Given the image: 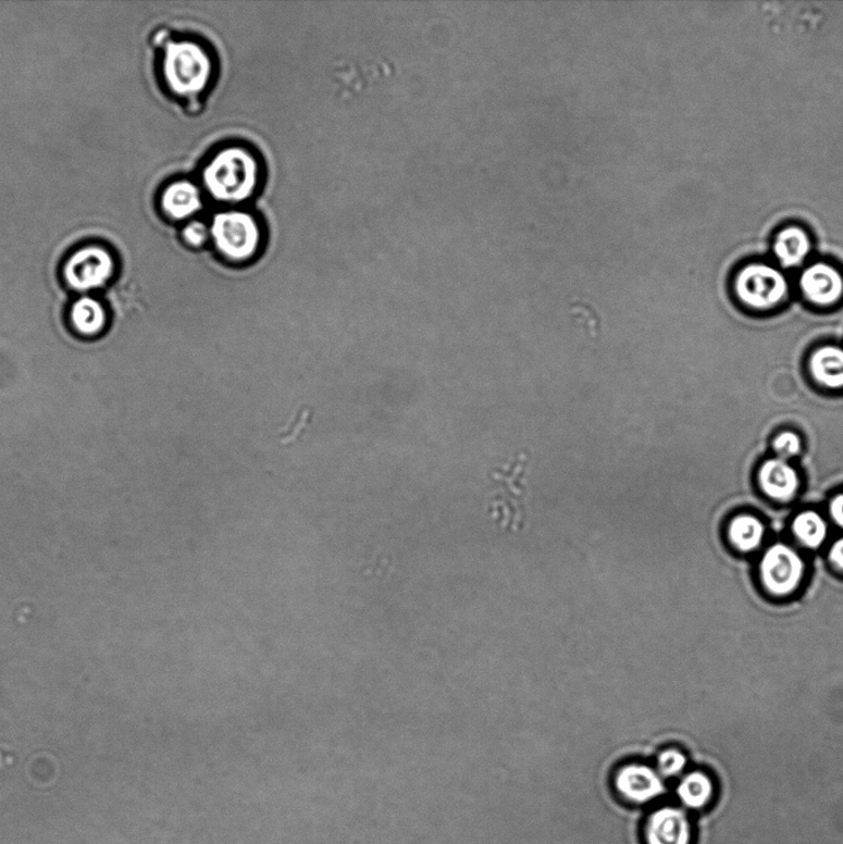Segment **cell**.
<instances>
[{
    "instance_id": "obj_1",
    "label": "cell",
    "mask_w": 843,
    "mask_h": 844,
    "mask_svg": "<svg viewBox=\"0 0 843 844\" xmlns=\"http://www.w3.org/2000/svg\"><path fill=\"white\" fill-rule=\"evenodd\" d=\"M262 178L264 167L258 152L243 144L215 149L201 169V184L208 197L232 208L256 196Z\"/></svg>"
},
{
    "instance_id": "obj_2",
    "label": "cell",
    "mask_w": 843,
    "mask_h": 844,
    "mask_svg": "<svg viewBox=\"0 0 843 844\" xmlns=\"http://www.w3.org/2000/svg\"><path fill=\"white\" fill-rule=\"evenodd\" d=\"M162 76L172 95L198 104L213 86V53L197 40H171L163 50Z\"/></svg>"
},
{
    "instance_id": "obj_3",
    "label": "cell",
    "mask_w": 843,
    "mask_h": 844,
    "mask_svg": "<svg viewBox=\"0 0 843 844\" xmlns=\"http://www.w3.org/2000/svg\"><path fill=\"white\" fill-rule=\"evenodd\" d=\"M210 228L218 257L231 265L249 264L264 245V229L258 218L247 211L231 208L216 213Z\"/></svg>"
},
{
    "instance_id": "obj_4",
    "label": "cell",
    "mask_w": 843,
    "mask_h": 844,
    "mask_svg": "<svg viewBox=\"0 0 843 844\" xmlns=\"http://www.w3.org/2000/svg\"><path fill=\"white\" fill-rule=\"evenodd\" d=\"M115 272L113 253L98 245H89L72 253L63 265L62 276L69 288L85 296L106 287Z\"/></svg>"
},
{
    "instance_id": "obj_5",
    "label": "cell",
    "mask_w": 843,
    "mask_h": 844,
    "mask_svg": "<svg viewBox=\"0 0 843 844\" xmlns=\"http://www.w3.org/2000/svg\"><path fill=\"white\" fill-rule=\"evenodd\" d=\"M759 578L767 593L778 597L792 595L805 575V561L793 547L776 543L759 560Z\"/></svg>"
},
{
    "instance_id": "obj_6",
    "label": "cell",
    "mask_w": 843,
    "mask_h": 844,
    "mask_svg": "<svg viewBox=\"0 0 843 844\" xmlns=\"http://www.w3.org/2000/svg\"><path fill=\"white\" fill-rule=\"evenodd\" d=\"M734 289L743 305L755 310H770L783 302L788 283L781 271L765 264H752L739 272Z\"/></svg>"
},
{
    "instance_id": "obj_7",
    "label": "cell",
    "mask_w": 843,
    "mask_h": 844,
    "mask_svg": "<svg viewBox=\"0 0 843 844\" xmlns=\"http://www.w3.org/2000/svg\"><path fill=\"white\" fill-rule=\"evenodd\" d=\"M645 837L647 844H692L691 820L679 807H661L649 816Z\"/></svg>"
},
{
    "instance_id": "obj_8",
    "label": "cell",
    "mask_w": 843,
    "mask_h": 844,
    "mask_svg": "<svg viewBox=\"0 0 843 844\" xmlns=\"http://www.w3.org/2000/svg\"><path fill=\"white\" fill-rule=\"evenodd\" d=\"M616 789L633 804H648L666 793L664 780L646 766H629L616 777Z\"/></svg>"
},
{
    "instance_id": "obj_9",
    "label": "cell",
    "mask_w": 843,
    "mask_h": 844,
    "mask_svg": "<svg viewBox=\"0 0 843 844\" xmlns=\"http://www.w3.org/2000/svg\"><path fill=\"white\" fill-rule=\"evenodd\" d=\"M799 285L806 299L816 306L835 305L843 295L842 275L835 268L822 262L806 269Z\"/></svg>"
},
{
    "instance_id": "obj_10",
    "label": "cell",
    "mask_w": 843,
    "mask_h": 844,
    "mask_svg": "<svg viewBox=\"0 0 843 844\" xmlns=\"http://www.w3.org/2000/svg\"><path fill=\"white\" fill-rule=\"evenodd\" d=\"M160 207L170 221H193L203 208L202 189L193 181H175L162 190Z\"/></svg>"
},
{
    "instance_id": "obj_11",
    "label": "cell",
    "mask_w": 843,
    "mask_h": 844,
    "mask_svg": "<svg viewBox=\"0 0 843 844\" xmlns=\"http://www.w3.org/2000/svg\"><path fill=\"white\" fill-rule=\"evenodd\" d=\"M758 483L769 498L778 502H789L801 486L799 475L786 460L768 459L758 470Z\"/></svg>"
},
{
    "instance_id": "obj_12",
    "label": "cell",
    "mask_w": 843,
    "mask_h": 844,
    "mask_svg": "<svg viewBox=\"0 0 843 844\" xmlns=\"http://www.w3.org/2000/svg\"><path fill=\"white\" fill-rule=\"evenodd\" d=\"M69 324L78 337L97 338L108 328V308L96 297L85 295L69 308Z\"/></svg>"
},
{
    "instance_id": "obj_13",
    "label": "cell",
    "mask_w": 843,
    "mask_h": 844,
    "mask_svg": "<svg viewBox=\"0 0 843 844\" xmlns=\"http://www.w3.org/2000/svg\"><path fill=\"white\" fill-rule=\"evenodd\" d=\"M809 369L816 383L828 388H843V349L821 347L809 359Z\"/></svg>"
},
{
    "instance_id": "obj_14",
    "label": "cell",
    "mask_w": 843,
    "mask_h": 844,
    "mask_svg": "<svg viewBox=\"0 0 843 844\" xmlns=\"http://www.w3.org/2000/svg\"><path fill=\"white\" fill-rule=\"evenodd\" d=\"M810 249L808 234L797 226H791L779 233L773 248L778 261L788 269L799 266L808 257Z\"/></svg>"
},
{
    "instance_id": "obj_15",
    "label": "cell",
    "mask_w": 843,
    "mask_h": 844,
    "mask_svg": "<svg viewBox=\"0 0 843 844\" xmlns=\"http://www.w3.org/2000/svg\"><path fill=\"white\" fill-rule=\"evenodd\" d=\"M766 528L754 514H739L732 519L728 537L733 548L741 553H752L760 548L765 541Z\"/></svg>"
},
{
    "instance_id": "obj_16",
    "label": "cell",
    "mask_w": 843,
    "mask_h": 844,
    "mask_svg": "<svg viewBox=\"0 0 843 844\" xmlns=\"http://www.w3.org/2000/svg\"><path fill=\"white\" fill-rule=\"evenodd\" d=\"M679 800L692 810H703L714 800L715 785L710 775L704 771H692L678 785Z\"/></svg>"
},
{
    "instance_id": "obj_17",
    "label": "cell",
    "mask_w": 843,
    "mask_h": 844,
    "mask_svg": "<svg viewBox=\"0 0 843 844\" xmlns=\"http://www.w3.org/2000/svg\"><path fill=\"white\" fill-rule=\"evenodd\" d=\"M792 531L805 548L818 549L828 538L829 528L822 516L815 511H803L795 516Z\"/></svg>"
},
{
    "instance_id": "obj_18",
    "label": "cell",
    "mask_w": 843,
    "mask_h": 844,
    "mask_svg": "<svg viewBox=\"0 0 843 844\" xmlns=\"http://www.w3.org/2000/svg\"><path fill=\"white\" fill-rule=\"evenodd\" d=\"M181 239L188 248H204L208 243H211L210 224L199 220L189 221L181 232Z\"/></svg>"
},
{
    "instance_id": "obj_19",
    "label": "cell",
    "mask_w": 843,
    "mask_h": 844,
    "mask_svg": "<svg viewBox=\"0 0 843 844\" xmlns=\"http://www.w3.org/2000/svg\"><path fill=\"white\" fill-rule=\"evenodd\" d=\"M773 451L777 454V458L786 460L799 456L803 450V443L799 435L794 432H784L773 440Z\"/></svg>"
},
{
    "instance_id": "obj_20",
    "label": "cell",
    "mask_w": 843,
    "mask_h": 844,
    "mask_svg": "<svg viewBox=\"0 0 843 844\" xmlns=\"http://www.w3.org/2000/svg\"><path fill=\"white\" fill-rule=\"evenodd\" d=\"M686 767V757L682 752L668 749L658 758V771L660 777L673 778L683 773Z\"/></svg>"
},
{
    "instance_id": "obj_21",
    "label": "cell",
    "mask_w": 843,
    "mask_h": 844,
    "mask_svg": "<svg viewBox=\"0 0 843 844\" xmlns=\"http://www.w3.org/2000/svg\"><path fill=\"white\" fill-rule=\"evenodd\" d=\"M828 557L830 564L843 573V538L832 544Z\"/></svg>"
},
{
    "instance_id": "obj_22",
    "label": "cell",
    "mask_w": 843,
    "mask_h": 844,
    "mask_svg": "<svg viewBox=\"0 0 843 844\" xmlns=\"http://www.w3.org/2000/svg\"><path fill=\"white\" fill-rule=\"evenodd\" d=\"M831 520L843 529V494L832 498L829 506Z\"/></svg>"
}]
</instances>
